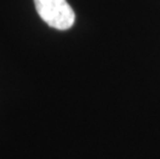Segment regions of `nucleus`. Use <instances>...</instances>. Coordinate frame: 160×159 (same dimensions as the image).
Segmentation results:
<instances>
[{"label":"nucleus","instance_id":"nucleus-1","mask_svg":"<svg viewBox=\"0 0 160 159\" xmlns=\"http://www.w3.org/2000/svg\"><path fill=\"white\" fill-rule=\"evenodd\" d=\"M37 13L50 27L67 30L76 21V13L66 0H34Z\"/></svg>","mask_w":160,"mask_h":159}]
</instances>
